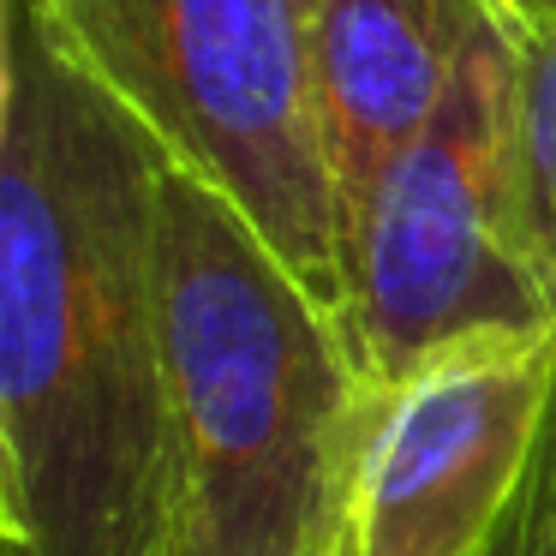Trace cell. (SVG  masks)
Listing matches in <instances>:
<instances>
[{
    "label": "cell",
    "instance_id": "1",
    "mask_svg": "<svg viewBox=\"0 0 556 556\" xmlns=\"http://www.w3.org/2000/svg\"><path fill=\"white\" fill-rule=\"evenodd\" d=\"M168 150L0 0V527L7 556H180Z\"/></svg>",
    "mask_w": 556,
    "mask_h": 556
},
{
    "label": "cell",
    "instance_id": "2",
    "mask_svg": "<svg viewBox=\"0 0 556 556\" xmlns=\"http://www.w3.org/2000/svg\"><path fill=\"white\" fill-rule=\"evenodd\" d=\"M180 556H348L371 377L348 324L198 174H162Z\"/></svg>",
    "mask_w": 556,
    "mask_h": 556
},
{
    "label": "cell",
    "instance_id": "3",
    "mask_svg": "<svg viewBox=\"0 0 556 556\" xmlns=\"http://www.w3.org/2000/svg\"><path fill=\"white\" fill-rule=\"evenodd\" d=\"M144 132L348 312V198L312 78V0H37Z\"/></svg>",
    "mask_w": 556,
    "mask_h": 556
},
{
    "label": "cell",
    "instance_id": "4",
    "mask_svg": "<svg viewBox=\"0 0 556 556\" xmlns=\"http://www.w3.org/2000/svg\"><path fill=\"white\" fill-rule=\"evenodd\" d=\"M341 324L371 383L484 341L556 336V288L527 216L503 13L472 37L431 126L353 204Z\"/></svg>",
    "mask_w": 556,
    "mask_h": 556
},
{
    "label": "cell",
    "instance_id": "5",
    "mask_svg": "<svg viewBox=\"0 0 556 556\" xmlns=\"http://www.w3.org/2000/svg\"><path fill=\"white\" fill-rule=\"evenodd\" d=\"M556 407V336L460 348L371 389L348 556H484Z\"/></svg>",
    "mask_w": 556,
    "mask_h": 556
},
{
    "label": "cell",
    "instance_id": "6",
    "mask_svg": "<svg viewBox=\"0 0 556 556\" xmlns=\"http://www.w3.org/2000/svg\"><path fill=\"white\" fill-rule=\"evenodd\" d=\"M496 0H312V78L348 216L431 126Z\"/></svg>",
    "mask_w": 556,
    "mask_h": 556
},
{
    "label": "cell",
    "instance_id": "7",
    "mask_svg": "<svg viewBox=\"0 0 556 556\" xmlns=\"http://www.w3.org/2000/svg\"><path fill=\"white\" fill-rule=\"evenodd\" d=\"M508 37H515V126L527 216L532 240H539V264L556 288V18L508 25Z\"/></svg>",
    "mask_w": 556,
    "mask_h": 556
},
{
    "label": "cell",
    "instance_id": "8",
    "mask_svg": "<svg viewBox=\"0 0 556 556\" xmlns=\"http://www.w3.org/2000/svg\"><path fill=\"white\" fill-rule=\"evenodd\" d=\"M484 556H556V407L544 419L539 448H532L527 484H520L515 508Z\"/></svg>",
    "mask_w": 556,
    "mask_h": 556
},
{
    "label": "cell",
    "instance_id": "9",
    "mask_svg": "<svg viewBox=\"0 0 556 556\" xmlns=\"http://www.w3.org/2000/svg\"><path fill=\"white\" fill-rule=\"evenodd\" d=\"M496 13L508 25H532V18H556V0H496Z\"/></svg>",
    "mask_w": 556,
    "mask_h": 556
}]
</instances>
